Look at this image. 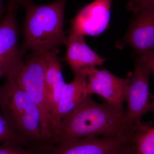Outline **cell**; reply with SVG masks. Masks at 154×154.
I'll use <instances>...</instances> for the list:
<instances>
[{"label":"cell","instance_id":"obj_17","mask_svg":"<svg viewBox=\"0 0 154 154\" xmlns=\"http://www.w3.org/2000/svg\"><path fill=\"white\" fill-rule=\"evenodd\" d=\"M154 5V0H128L127 8L134 15Z\"/></svg>","mask_w":154,"mask_h":154},{"label":"cell","instance_id":"obj_12","mask_svg":"<svg viewBox=\"0 0 154 154\" xmlns=\"http://www.w3.org/2000/svg\"><path fill=\"white\" fill-rule=\"evenodd\" d=\"M57 54L58 50L57 48L51 50L45 53V98L52 122L54 139L56 132L58 105L63 88L66 83L63 76Z\"/></svg>","mask_w":154,"mask_h":154},{"label":"cell","instance_id":"obj_11","mask_svg":"<svg viewBox=\"0 0 154 154\" xmlns=\"http://www.w3.org/2000/svg\"><path fill=\"white\" fill-rule=\"evenodd\" d=\"M65 45L67 51L65 59L74 76H88L91 70L102 66L106 60L87 45L83 35L69 33Z\"/></svg>","mask_w":154,"mask_h":154},{"label":"cell","instance_id":"obj_9","mask_svg":"<svg viewBox=\"0 0 154 154\" xmlns=\"http://www.w3.org/2000/svg\"><path fill=\"white\" fill-rule=\"evenodd\" d=\"M112 0H95L82 8L71 22L69 33L96 36L109 27Z\"/></svg>","mask_w":154,"mask_h":154},{"label":"cell","instance_id":"obj_8","mask_svg":"<svg viewBox=\"0 0 154 154\" xmlns=\"http://www.w3.org/2000/svg\"><path fill=\"white\" fill-rule=\"evenodd\" d=\"M131 48L134 57H141L154 50V5L134 15L124 37L116 45Z\"/></svg>","mask_w":154,"mask_h":154},{"label":"cell","instance_id":"obj_14","mask_svg":"<svg viewBox=\"0 0 154 154\" xmlns=\"http://www.w3.org/2000/svg\"><path fill=\"white\" fill-rule=\"evenodd\" d=\"M130 143L134 154H154V127L152 122H139L134 130Z\"/></svg>","mask_w":154,"mask_h":154},{"label":"cell","instance_id":"obj_7","mask_svg":"<svg viewBox=\"0 0 154 154\" xmlns=\"http://www.w3.org/2000/svg\"><path fill=\"white\" fill-rule=\"evenodd\" d=\"M131 136L80 138L54 145L47 154H119L129 144Z\"/></svg>","mask_w":154,"mask_h":154},{"label":"cell","instance_id":"obj_15","mask_svg":"<svg viewBox=\"0 0 154 154\" xmlns=\"http://www.w3.org/2000/svg\"><path fill=\"white\" fill-rule=\"evenodd\" d=\"M17 143L25 146H31L28 141L16 132L0 112V143Z\"/></svg>","mask_w":154,"mask_h":154},{"label":"cell","instance_id":"obj_18","mask_svg":"<svg viewBox=\"0 0 154 154\" xmlns=\"http://www.w3.org/2000/svg\"><path fill=\"white\" fill-rule=\"evenodd\" d=\"M16 73V72L10 67L0 62V79L2 77H7L10 75H15Z\"/></svg>","mask_w":154,"mask_h":154},{"label":"cell","instance_id":"obj_16","mask_svg":"<svg viewBox=\"0 0 154 154\" xmlns=\"http://www.w3.org/2000/svg\"><path fill=\"white\" fill-rule=\"evenodd\" d=\"M48 148L30 146H25L14 142H7L0 145V154H47Z\"/></svg>","mask_w":154,"mask_h":154},{"label":"cell","instance_id":"obj_10","mask_svg":"<svg viewBox=\"0 0 154 154\" xmlns=\"http://www.w3.org/2000/svg\"><path fill=\"white\" fill-rule=\"evenodd\" d=\"M19 3L10 0L5 17L0 23V62L17 73L24 63L17 47L16 14Z\"/></svg>","mask_w":154,"mask_h":154},{"label":"cell","instance_id":"obj_13","mask_svg":"<svg viewBox=\"0 0 154 154\" xmlns=\"http://www.w3.org/2000/svg\"><path fill=\"white\" fill-rule=\"evenodd\" d=\"M74 77L72 82L65 83L63 88L57 113L55 136L62 119L74 110L87 97L91 96L88 94L87 89L88 76Z\"/></svg>","mask_w":154,"mask_h":154},{"label":"cell","instance_id":"obj_20","mask_svg":"<svg viewBox=\"0 0 154 154\" xmlns=\"http://www.w3.org/2000/svg\"><path fill=\"white\" fill-rule=\"evenodd\" d=\"M119 154H134V149L130 143Z\"/></svg>","mask_w":154,"mask_h":154},{"label":"cell","instance_id":"obj_2","mask_svg":"<svg viewBox=\"0 0 154 154\" xmlns=\"http://www.w3.org/2000/svg\"><path fill=\"white\" fill-rule=\"evenodd\" d=\"M68 0H57L43 5L30 0H17L26 9L23 51L45 53L65 45L67 37L63 30L65 7Z\"/></svg>","mask_w":154,"mask_h":154},{"label":"cell","instance_id":"obj_4","mask_svg":"<svg viewBox=\"0 0 154 154\" xmlns=\"http://www.w3.org/2000/svg\"><path fill=\"white\" fill-rule=\"evenodd\" d=\"M45 53H33L14 77L38 108L42 121L43 137L51 146L54 144V132L45 98Z\"/></svg>","mask_w":154,"mask_h":154},{"label":"cell","instance_id":"obj_21","mask_svg":"<svg viewBox=\"0 0 154 154\" xmlns=\"http://www.w3.org/2000/svg\"><path fill=\"white\" fill-rule=\"evenodd\" d=\"M1 0H0V2H1ZM0 3H1V2H0Z\"/></svg>","mask_w":154,"mask_h":154},{"label":"cell","instance_id":"obj_6","mask_svg":"<svg viewBox=\"0 0 154 154\" xmlns=\"http://www.w3.org/2000/svg\"><path fill=\"white\" fill-rule=\"evenodd\" d=\"M131 74L122 79L105 69H92L88 75V94L91 96L97 94L110 106L124 111L123 104L126 102Z\"/></svg>","mask_w":154,"mask_h":154},{"label":"cell","instance_id":"obj_5","mask_svg":"<svg viewBox=\"0 0 154 154\" xmlns=\"http://www.w3.org/2000/svg\"><path fill=\"white\" fill-rule=\"evenodd\" d=\"M134 72L131 74L126 102L125 117L130 124L136 125L142 116L149 112L154 113V96L149 90V78L151 73L145 57H134Z\"/></svg>","mask_w":154,"mask_h":154},{"label":"cell","instance_id":"obj_1","mask_svg":"<svg viewBox=\"0 0 154 154\" xmlns=\"http://www.w3.org/2000/svg\"><path fill=\"white\" fill-rule=\"evenodd\" d=\"M136 125L127 121L125 111L96 103L89 96L62 119L54 143L89 136H129Z\"/></svg>","mask_w":154,"mask_h":154},{"label":"cell","instance_id":"obj_19","mask_svg":"<svg viewBox=\"0 0 154 154\" xmlns=\"http://www.w3.org/2000/svg\"><path fill=\"white\" fill-rule=\"evenodd\" d=\"M143 55L145 57L151 72L154 75V50Z\"/></svg>","mask_w":154,"mask_h":154},{"label":"cell","instance_id":"obj_3","mask_svg":"<svg viewBox=\"0 0 154 154\" xmlns=\"http://www.w3.org/2000/svg\"><path fill=\"white\" fill-rule=\"evenodd\" d=\"M6 78L0 87V112L11 127L30 145L49 148L51 146L43 137L38 108L19 85L14 75Z\"/></svg>","mask_w":154,"mask_h":154}]
</instances>
